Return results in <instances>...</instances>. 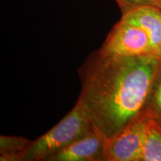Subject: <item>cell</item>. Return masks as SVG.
<instances>
[{
  "label": "cell",
  "mask_w": 161,
  "mask_h": 161,
  "mask_svg": "<svg viewBox=\"0 0 161 161\" xmlns=\"http://www.w3.org/2000/svg\"><path fill=\"white\" fill-rule=\"evenodd\" d=\"M107 137L96 128L87 135L50 157L49 161H102L105 160Z\"/></svg>",
  "instance_id": "5b68a950"
},
{
  "label": "cell",
  "mask_w": 161,
  "mask_h": 161,
  "mask_svg": "<svg viewBox=\"0 0 161 161\" xmlns=\"http://www.w3.org/2000/svg\"><path fill=\"white\" fill-rule=\"evenodd\" d=\"M159 8V9H160V11H161V5L160 6V7H159V8Z\"/></svg>",
  "instance_id": "7c38bea8"
},
{
  "label": "cell",
  "mask_w": 161,
  "mask_h": 161,
  "mask_svg": "<svg viewBox=\"0 0 161 161\" xmlns=\"http://www.w3.org/2000/svg\"><path fill=\"white\" fill-rule=\"evenodd\" d=\"M153 55L158 56V57L161 58V43L155 49H154Z\"/></svg>",
  "instance_id": "8fae6325"
},
{
  "label": "cell",
  "mask_w": 161,
  "mask_h": 161,
  "mask_svg": "<svg viewBox=\"0 0 161 161\" xmlns=\"http://www.w3.org/2000/svg\"><path fill=\"white\" fill-rule=\"evenodd\" d=\"M31 141L23 137L1 136V160L2 161L23 160L26 150Z\"/></svg>",
  "instance_id": "ba28073f"
},
{
  "label": "cell",
  "mask_w": 161,
  "mask_h": 161,
  "mask_svg": "<svg viewBox=\"0 0 161 161\" xmlns=\"http://www.w3.org/2000/svg\"><path fill=\"white\" fill-rule=\"evenodd\" d=\"M141 161H161V124L153 118L146 122Z\"/></svg>",
  "instance_id": "52a82bcc"
},
{
  "label": "cell",
  "mask_w": 161,
  "mask_h": 161,
  "mask_svg": "<svg viewBox=\"0 0 161 161\" xmlns=\"http://www.w3.org/2000/svg\"><path fill=\"white\" fill-rule=\"evenodd\" d=\"M146 114L134 119L107 139L105 143L106 161H141L146 122Z\"/></svg>",
  "instance_id": "277c9868"
},
{
  "label": "cell",
  "mask_w": 161,
  "mask_h": 161,
  "mask_svg": "<svg viewBox=\"0 0 161 161\" xmlns=\"http://www.w3.org/2000/svg\"><path fill=\"white\" fill-rule=\"evenodd\" d=\"M144 114L161 124V60L153 79Z\"/></svg>",
  "instance_id": "9c48e42d"
},
{
  "label": "cell",
  "mask_w": 161,
  "mask_h": 161,
  "mask_svg": "<svg viewBox=\"0 0 161 161\" xmlns=\"http://www.w3.org/2000/svg\"><path fill=\"white\" fill-rule=\"evenodd\" d=\"M122 11V14L133 10L146 6L159 8L161 5V0H115Z\"/></svg>",
  "instance_id": "30bf717a"
},
{
  "label": "cell",
  "mask_w": 161,
  "mask_h": 161,
  "mask_svg": "<svg viewBox=\"0 0 161 161\" xmlns=\"http://www.w3.org/2000/svg\"><path fill=\"white\" fill-rule=\"evenodd\" d=\"M98 52L105 55L134 57L153 55L154 47L143 30L121 19L110 31Z\"/></svg>",
  "instance_id": "3957f363"
},
{
  "label": "cell",
  "mask_w": 161,
  "mask_h": 161,
  "mask_svg": "<svg viewBox=\"0 0 161 161\" xmlns=\"http://www.w3.org/2000/svg\"><path fill=\"white\" fill-rule=\"evenodd\" d=\"M160 60L154 55H105L98 50L82 66L80 98L107 139L144 114Z\"/></svg>",
  "instance_id": "6da1fadb"
},
{
  "label": "cell",
  "mask_w": 161,
  "mask_h": 161,
  "mask_svg": "<svg viewBox=\"0 0 161 161\" xmlns=\"http://www.w3.org/2000/svg\"><path fill=\"white\" fill-rule=\"evenodd\" d=\"M96 128L79 97L71 111L49 131L31 142L23 160H48L50 157L87 135Z\"/></svg>",
  "instance_id": "7a4b0ae2"
},
{
  "label": "cell",
  "mask_w": 161,
  "mask_h": 161,
  "mask_svg": "<svg viewBox=\"0 0 161 161\" xmlns=\"http://www.w3.org/2000/svg\"><path fill=\"white\" fill-rule=\"evenodd\" d=\"M121 19L143 30L149 37L154 51L161 43V11L158 8H139L122 14Z\"/></svg>",
  "instance_id": "8992f818"
}]
</instances>
